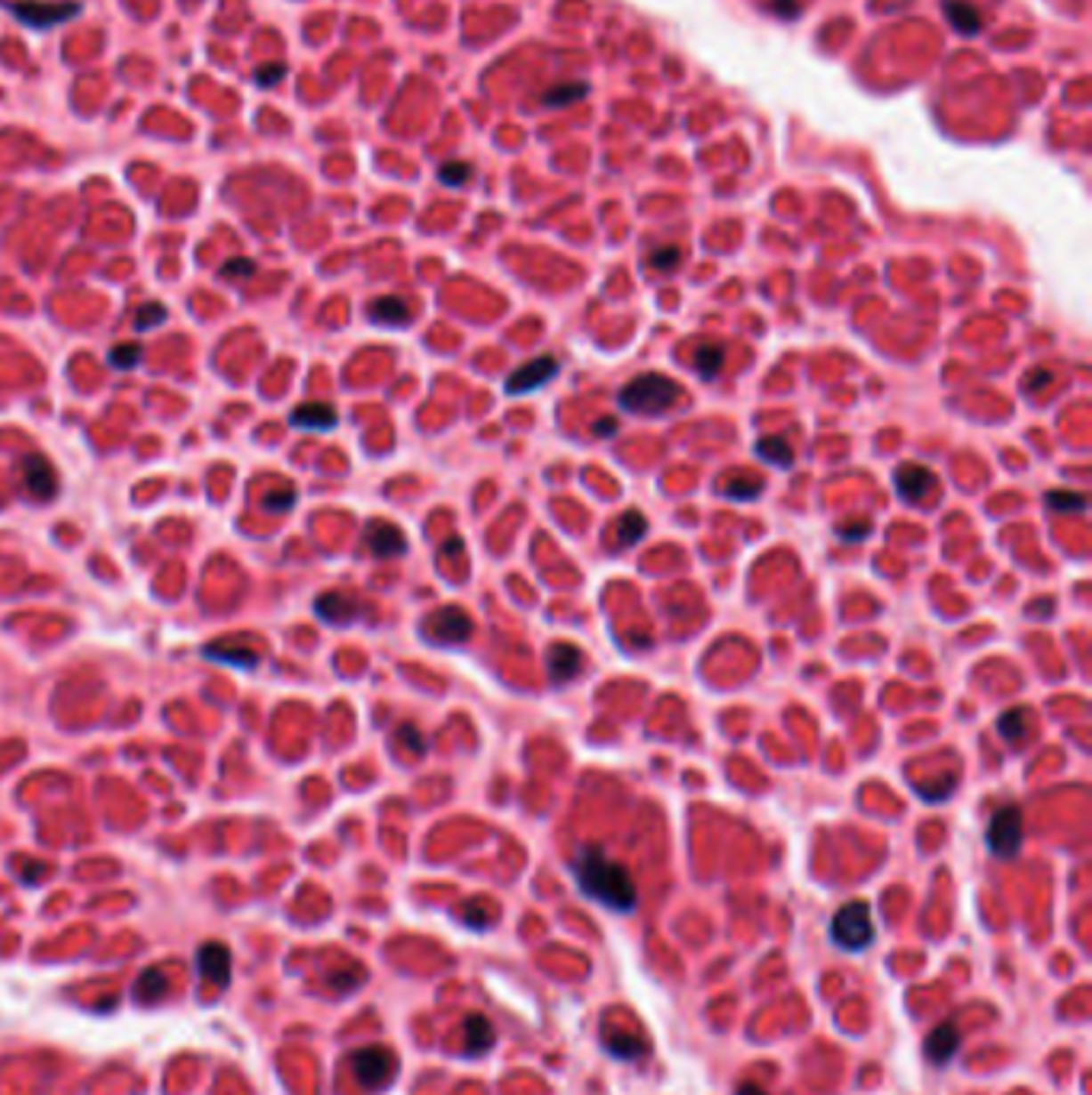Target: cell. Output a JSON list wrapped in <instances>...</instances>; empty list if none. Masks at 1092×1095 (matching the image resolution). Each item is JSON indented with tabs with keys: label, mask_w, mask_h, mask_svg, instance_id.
<instances>
[{
	"label": "cell",
	"mask_w": 1092,
	"mask_h": 1095,
	"mask_svg": "<svg viewBox=\"0 0 1092 1095\" xmlns=\"http://www.w3.org/2000/svg\"><path fill=\"white\" fill-rule=\"evenodd\" d=\"M574 878L583 894L615 913H631L638 906V888L625 865L609 858L599 846H580L574 856Z\"/></svg>",
	"instance_id": "6da1fadb"
},
{
	"label": "cell",
	"mask_w": 1092,
	"mask_h": 1095,
	"mask_svg": "<svg viewBox=\"0 0 1092 1095\" xmlns=\"http://www.w3.org/2000/svg\"><path fill=\"white\" fill-rule=\"evenodd\" d=\"M683 384L670 375H638L619 391V407L628 414H663L683 400Z\"/></svg>",
	"instance_id": "7a4b0ae2"
},
{
	"label": "cell",
	"mask_w": 1092,
	"mask_h": 1095,
	"mask_svg": "<svg viewBox=\"0 0 1092 1095\" xmlns=\"http://www.w3.org/2000/svg\"><path fill=\"white\" fill-rule=\"evenodd\" d=\"M829 938L843 948V952H861L875 942V922H871V906L853 900L837 910V916L829 920Z\"/></svg>",
	"instance_id": "3957f363"
},
{
	"label": "cell",
	"mask_w": 1092,
	"mask_h": 1095,
	"mask_svg": "<svg viewBox=\"0 0 1092 1095\" xmlns=\"http://www.w3.org/2000/svg\"><path fill=\"white\" fill-rule=\"evenodd\" d=\"M0 7L20 20L29 29H52V26L68 23L71 16L80 13V4H48V0H0Z\"/></svg>",
	"instance_id": "277c9868"
},
{
	"label": "cell",
	"mask_w": 1092,
	"mask_h": 1095,
	"mask_svg": "<svg viewBox=\"0 0 1092 1095\" xmlns=\"http://www.w3.org/2000/svg\"><path fill=\"white\" fill-rule=\"evenodd\" d=\"M987 846L990 852L1003 862L1019 856L1022 849V810L1019 808H999L997 814L990 817V826H987Z\"/></svg>",
	"instance_id": "5b68a950"
},
{
	"label": "cell",
	"mask_w": 1092,
	"mask_h": 1095,
	"mask_svg": "<svg viewBox=\"0 0 1092 1095\" xmlns=\"http://www.w3.org/2000/svg\"><path fill=\"white\" fill-rule=\"evenodd\" d=\"M352 1076L362 1083L366 1089H384L391 1080H394V1070H398V1057L391 1054L388 1048H362L352 1054Z\"/></svg>",
	"instance_id": "8992f818"
},
{
	"label": "cell",
	"mask_w": 1092,
	"mask_h": 1095,
	"mask_svg": "<svg viewBox=\"0 0 1092 1095\" xmlns=\"http://www.w3.org/2000/svg\"><path fill=\"white\" fill-rule=\"evenodd\" d=\"M471 632H474L471 616L458 606L436 608V612L423 622V634H426L433 644H462V640L471 638Z\"/></svg>",
	"instance_id": "52a82bcc"
},
{
	"label": "cell",
	"mask_w": 1092,
	"mask_h": 1095,
	"mask_svg": "<svg viewBox=\"0 0 1092 1095\" xmlns=\"http://www.w3.org/2000/svg\"><path fill=\"white\" fill-rule=\"evenodd\" d=\"M558 375V359L554 356H538V359L519 366L510 378H506V394H532L538 388Z\"/></svg>",
	"instance_id": "ba28073f"
},
{
	"label": "cell",
	"mask_w": 1092,
	"mask_h": 1095,
	"mask_svg": "<svg viewBox=\"0 0 1092 1095\" xmlns=\"http://www.w3.org/2000/svg\"><path fill=\"white\" fill-rule=\"evenodd\" d=\"M894 484H897V494L907 500V503H923L926 496L935 490V474L926 468V464H901L897 474H894Z\"/></svg>",
	"instance_id": "9c48e42d"
},
{
	"label": "cell",
	"mask_w": 1092,
	"mask_h": 1095,
	"mask_svg": "<svg viewBox=\"0 0 1092 1095\" xmlns=\"http://www.w3.org/2000/svg\"><path fill=\"white\" fill-rule=\"evenodd\" d=\"M20 478H23L26 494H32L36 500H48L58 487L55 471H52V464L42 455H26L23 462H20Z\"/></svg>",
	"instance_id": "30bf717a"
},
{
	"label": "cell",
	"mask_w": 1092,
	"mask_h": 1095,
	"mask_svg": "<svg viewBox=\"0 0 1092 1095\" xmlns=\"http://www.w3.org/2000/svg\"><path fill=\"white\" fill-rule=\"evenodd\" d=\"M366 544L375 558H400L407 552V538L398 526L375 519L366 526Z\"/></svg>",
	"instance_id": "8fae6325"
},
{
	"label": "cell",
	"mask_w": 1092,
	"mask_h": 1095,
	"mask_svg": "<svg viewBox=\"0 0 1092 1095\" xmlns=\"http://www.w3.org/2000/svg\"><path fill=\"white\" fill-rule=\"evenodd\" d=\"M199 974L206 977L208 984L228 986L231 980V952L222 942H208L199 948Z\"/></svg>",
	"instance_id": "7c38bea8"
},
{
	"label": "cell",
	"mask_w": 1092,
	"mask_h": 1095,
	"mask_svg": "<svg viewBox=\"0 0 1092 1095\" xmlns=\"http://www.w3.org/2000/svg\"><path fill=\"white\" fill-rule=\"evenodd\" d=\"M314 612L330 624H350L362 616V606L352 596H344V592H324L314 602Z\"/></svg>",
	"instance_id": "4fadbf2b"
},
{
	"label": "cell",
	"mask_w": 1092,
	"mask_h": 1095,
	"mask_svg": "<svg viewBox=\"0 0 1092 1095\" xmlns=\"http://www.w3.org/2000/svg\"><path fill=\"white\" fill-rule=\"evenodd\" d=\"M583 666V654L574 644H554L548 650V680L554 686H564L577 676V670Z\"/></svg>",
	"instance_id": "5bb4252c"
},
{
	"label": "cell",
	"mask_w": 1092,
	"mask_h": 1095,
	"mask_svg": "<svg viewBox=\"0 0 1092 1095\" xmlns=\"http://www.w3.org/2000/svg\"><path fill=\"white\" fill-rule=\"evenodd\" d=\"M958 1044H961V1035H958L955 1025H939V1028H935V1032L929 1035V1038H926V1044H923L926 1060H929V1064L945 1067V1064L951 1060V1057L958 1054Z\"/></svg>",
	"instance_id": "9a60e30c"
},
{
	"label": "cell",
	"mask_w": 1092,
	"mask_h": 1095,
	"mask_svg": "<svg viewBox=\"0 0 1092 1095\" xmlns=\"http://www.w3.org/2000/svg\"><path fill=\"white\" fill-rule=\"evenodd\" d=\"M292 426H298V430L328 432L336 426V410L330 407V404L311 400V404H302V407L292 410Z\"/></svg>",
	"instance_id": "2e32d148"
},
{
	"label": "cell",
	"mask_w": 1092,
	"mask_h": 1095,
	"mask_svg": "<svg viewBox=\"0 0 1092 1095\" xmlns=\"http://www.w3.org/2000/svg\"><path fill=\"white\" fill-rule=\"evenodd\" d=\"M368 318L375 324H382V327H407L410 324V304L398 295H384V298H375L368 304Z\"/></svg>",
	"instance_id": "e0dca14e"
},
{
	"label": "cell",
	"mask_w": 1092,
	"mask_h": 1095,
	"mask_svg": "<svg viewBox=\"0 0 1092 1095\" xmlns=\"http://www.w3.org/2000/svg\"><path fill=\"white\" fill-rule=\"evenodd\" d=\"M494 1041H497L494 1025L487 1022L484 1016L465 1019V1048H468V1054H484V1051L494 1048Z\"/></svg>",
	"instance_id": "ac0fdd59"
},
{
	"label": "cell",
	"mask_w": 1092,
	"mask_h": 1095,
	"mask_svg": "<svg viewBox=\"0 0 1092 1095\" xmlns=\"http://www.w3.org/2000/svg\"><path fill=\"white\" fill-rule=\"evenodd\" d=\"M647 535V516L641 510H628V512H622V516H619V522H615V532H612V538H615V544H619V548H631V544H638L641 538Z\"/></svg>",
	"instance_id": "d6986e66"
},
{
	"label": "cell",
	"mask_w": 1092,
	"mask_h": 1095,
	"mask_svg": "<svg viewBox=\"0 0 1092 1095\" xmlns=\"http://www.w3.org/2000/svg\"><path fill=\"white\" fill-rule=\"evenodd\" d=\"M170 990V977L167 970H158V968H148L142 977L135 980V1000L144 1002V1006H151V1002L164 1000Z\"/></svg>",
	"instance_id": "ffe728a7"
},
{
	"label": "cell",
	"mask_w": 1092,
	"mask_h": 1095,
	"mask_svg": "<svg viewBox=\"0 0 1092 1095\" xmlns=\"http://www.w3.org/2000/svg\"><path fill=\"white\" fill-rule=\"evenodd\" d=\"M603 1048L612 1057H619V1060H641V1057L647 1054V1044L641 1038L625 1035V1032H612V1028L603 1032Z\"/></svg>",
	"instance_id": "44dd1931"
},
{
	"label": "cell",
	"mask_w": 1092,
	"mask_h": 1095,
	"mask_svg": "<svg viewBox=\"0 0 1092 1095\" xmlns=\"http://www.w3.org/2000/svg\"><path fill=\"white\" fill-rule=\"evenodd\" d=\"M206 656L208 660H218V664H228V666H240V670H254L260 664V656L256 650H247V648H234V644H208L206 648Z\"/></svg>",
	"instance_id": "7402d4cb"
},
{
	"label": "cell",
	"mask_w": 1092,
	"mask_h": 1095,
	"mask_svg": "<svg viewBox=\"0 0 1092 1095\" xmlns=\"http://www.w3.org/2000/svg\"><path fill=\"white\" fill-rule=\"evenodd\" d=\"M945 16H949V23L955 26L958 32H965V36H977L981 32V13L974 4L967 0H945Z\"/></svg>",
	"instance_id": "603a6c76"
},
{
	"label": "cell",
	"mask_w": 1092,
	"mask_h": 1095,
	"mask_svg": "<svg viewBox=\"0 0 1092 1095\" xmlns=\"http://www.w3.org/2000/svg\"><path fill=\"white\" fill-rule=\"evenodd\" d=\"M756 455L763 462L775 464V468H791L795 464V452H791V446L781 436H763L756 442Z\"/></svg>",
	"instance_id": "cb8c5ba5"
},
{
	"label": "cell",
	"mask_w": 1092,
	"mask_h": 1095,
	"mask_svg": "<svg viewBox=\"0 0 1092 1095\" xmlns=\"http://www.w3.org/2000/svg\"><path fill=\"white\" fill-rule=\"evenodd\" d=\"M1029 718H1031L1029 708H1009V712L999 714V721H997L999 737H1003V740H1009V744H1019V740H1025V734H1029Z\"/></svg>",
	"instance_id": "d4e9b609"
},
{
	"label": "cell",
	"mask_w": 1092,
	"mask_h": 1095,
	"mask_svg": "<svg viewBox=\"0 0 1092 1095\" xmlns=\"http://www.w3.org/2000/svg\"><path fill=\"white\" fill-rule=\"evenodd\" d=\"M692 359H695V372H699V375L715 378L721 372V366H724V350L715 343H699Z\"/></svg>",
	"instance_id": "484cf974"
},
{
	"label": "cell",
	"mask_w": 1092,
	"mask_h": 1095,
	"mask_svg": "<svg viewBox=\"0 0 1092 1095\" xmlns=\"http://www.w3.org/2000/svg\"><path fill=\"white\" fill-rule=\"evenodd\" d=\"M759 490H763V480L753 478V474H737V478L721 484V494L727 500H753V496H759Z\"/></svg>",
	"instance_id": "4316f807"
},
{
	"label": "cell",
	"mask_w": 1092,
	"mask_h": 1095,
	"mask_svg": "<svg viewBox=\"0 0 1092 1095\" xmlns=\"http://www.w3.org/2000/svg\"><path fill=\"white\" fill-rule=\"evenodd\" d=\"M583 93H586V84H564V87L545 90L542 103L545 106H567V103H574V100H580Z\"/></svg>",
	"instance_id": "83f0119b"
},
{
	"label": "cell",
	"mask_w": 1092,
	"mask_h": 1095,
	"mask_svg": "<svg viewBox=\"0 0 1092 1095\" xmlns=\"http://www.w3.org/2000/svg\"><path fill=\"white\" fill-rule=\"evenodd\" d=\"M142 359H144V350H142V343H119V346H116V350L109 352V362H112V368H135Z\"/></svg>",
	"instance_id": "f1b7e54d"
},
{
	"label": "cell",
	"mask_w": 1092,
	"mask_h": 1095,
	"mask_svg": "<svg viewBox=\"0 0 1092 1095\" xmlns=\"http://www.w3.org/2000/svg\"><path fill=\"white\" fill-rule=\"evenodd\" d=\"M1048 506L1051 510H1064V512H1083L1086 510V496L1073 494V490H1051L1048 494Z\"/></svg>",
	"instance_id": "f546056e"
},
{
	"label": "cell",
	"mask_w": 1092,
	"mask_h": 1095,
	"mask_svg": "<svg viewBox=\"0 0 1092 1095\" xmlns=\"http://www.w3.org/2000/svg\"><path fill=\"white\" fill-rule=\"evenodd\" d=\"M164 318H167V308H164V304H158V302L142 304V308L135 311V330H151V327H158V324H160Z\"/></svg>",
	"instance_id": "4dcf8cb0"
},
{
	"label": "cell",
	"mask_w": 1092,
	"mask_h": 1095,
	"mask_svg": "<svg viewBox=\"0 0 1092 1095\" xmlns=\"http://www.w3.org/2000/svg\"><path fill=\"white\" fill-rule=\"evenodd\" d=\"M951 792H955V778L951 776H942V782H933V785H926V782L917 785V794L926 801H945Z\"/></svg>",
	"instance_id": "1f68e13d"
},
{
	"label": "cell",
	"mask_w": 1092,
	"mask_h": 1095,
	"mask_svg": "<svg viewBox=\"0 0 1092 1095\" xmlns=\"http://www.w3.org/2000/svg\"><path fill=\"white\" fill-rule=\"evenodd\" d=\"M286 77V64L282 61H270V64H260L254 71V84L256 87H276L279 80Z\"/></svg>",
	"instance_id": "d6a6232c"
},
{
	"label": "cell",
	"mask_w": 1092,
	"mask_h": 1095,
	"mask_svg": "<svg viewBox=\"0 0 1092 1095\" xmlns=\"http://www.w3.org/2000/svg\"><path fill=\"white\" fill-rule=\"evenodd\" d=\"M468 176H471V167L462 164V160H452V164H442V167H439V180L446 186H465L468 183Z\"/></svg>",
	"instance_id": "836d02e7"
},
{
	"label": "cell",
	"mask_w": 1092,
	"mask_h": 1095,
	"mask_svg": "<svg viewBox=\"0 0 1092 1095\" xmlns=\"http://www.w3.org/2000/svg\"><path fill=\"white\" fill-rule=\"evenodd\" d=\"M256 272V263L247 260V256H238V260H228L222 266V279H250Z\"/></svg>",
	"instance_id": "e575fe53"
},
{
	"label": "cell",
	"mask_w": 1092,
	"mask_h": 1095,
	"mask_svg": "<svg viewBox=\"0 0 1092 1095\" xmlns=\"http://www.w3.org/2000/svg\"><path fill=\"white\" fill-rule=\"evenodd\" d=\"M679 247H657L654 254H651V266H654V270H673V266L679 263Z\"/></svg>",
	"instance_id": "d590c367"
},
{
	"label": "cell",
	"mask_w": 1092,
	"mask_h": 1095,
	"mask_svg": "<svg viewBox=\"0 0 1092 1095\" xmlns=\"http://www.w3.org/2000/svg\"><path fill=\"white\" fill-rule=\"evenodd\" d=\"M398 740H404V744L410 746V753H414V756L426 753V740H423V737L417 734L414 724H400V728H398Z\"/></svg>",
	"instance_id": "8d00e7d4"
},
{
	"label": "cell",
	"mask_w": 1092,
	"mask_h": 1095,
	"mask_svg": "<svg viewBox=\"0 0 1092 1095\" xmlns=\"http://www.w3.org/2000/svg\"><path fill=\"white\" fill-rule=\"evenodd\" d=\"M295 503V490H286V494H272L270 500H263V506L270 512H282V510H292Z\"/></svg>",
	"instance_id": "74e56055"
},
{
	"label": "cell",
	"mask_w": 1092,
	"mask_h": 1095,
	"mask_svg": "<svg viewBox=\"0 0 1092 1095\" xmlns=\"http://www.w3.org/2000/svg\"><path fill=\"white\" fill-rule=\"evenodd\" d=\"M465 922H468V926H478V929L490 926V920H487L484 910H481L478 904H468V906H465Z\"/></svg>",
	"instance_id": "f35d334b"
},
{
	"label": "cell",
	"mask_w": 1092,
	"mask_h": 1095,
	"mask_svg": "<svg viewBox=\"0 0 1092 1095\" xmlns=\"http://www.w3.org/2000/svg\"><path fill=\"white\" fill-rule=\"evenodd\" d=\"M1051 378H1054V375H1051V372H1048V368H1045V372L1038 368L1035 375H1031L1029 382H1025V391H1029V394H1035L1038 388H1048V384H1051Z\"/></svg>",
	"instance_id": "ab89813d"
},
{
	"label": "cell",
	"mask_w": 1092,
	"mask_h": 1095,
	"mask_svg": "<svg viewBox=\"0 0 1092 1095\" xmlns=\"http://www.w3.org/2000/svg\"><path fill=\"white\" fill-rule=\"evenodd\" d=\"M865 535H869V526H865V519H861L859 526L839 528V538H845V542H855V538H865Z\"/></svg>",
	"instance_id": "60d3db41"
},
{
	"label": "cell",
	"mask_w": 1092,
	"mask_h": 1095,
	"mask_svg": "<svg viewBox=\"0 0 1092 1095\" xmlns=\"http://www.w3.org/2000/svg\"><path fill=\"white\" fill-rule=\"evenodd\" d=\"M615 430H619V423H615L612 416H599L596 423H593V432H596V436H615Z\"/></svg>",
	"instance_id": "b9f144b4"
},
{
	"label": "cell",
	"mask_w": 1092,
	"mask_h": 1095,
	"mask_svg": "<svg viewBox=\"0 0 1092 1095\" xmlns=\"http://www.w3.org/2000/svg\"><path fill=\"white\" fill-rule=\"evenodd\" d=\"M769 10H775V13H781V16H797L801 13V7H797L795 0H772Z\"/></svg>",
	"instance_id": "7bdbcfd3"
},
{
	"label": "cell",
	"mask_w": 1092,
	"mask_h": 1095,
	"mask_svg": "<svg viewBox=\"0 0 1092 1095\" xmlns=\"http://www.w3.org/2000/svg\"><path fill=\"white\" fill-rule=\"evenodd\" d=\"M737 1095H765V1092L756 1086V1083H743V1086L737 1089Z\"/></svg>",
	"instance_id": "ee69618b"
},
{
	"label": "cell",
	"mask_w": 1092,
	"mask_h": 1095,
	"mask_svg": "<svg viewBox=\"0 0 1092 1095\" xmlns=\"http://www.w3.org/2000/svg\"><path fill=\"white\" fill-rule=\"evenodd\" d=\"M458 548H462V542H458V538H452V542H446V554L458 552Z\"/></svg>",
	"instance_id": "f6af8a7d"
}]
</instances>
